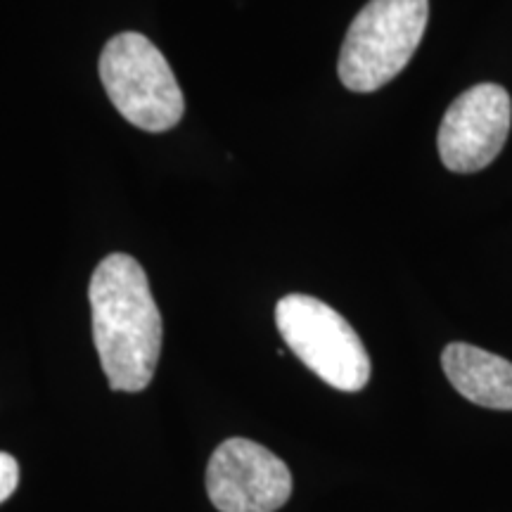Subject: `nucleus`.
I'll use <instances>...</instances> for the list:
<instances>
[{
  "instance_id": "obj_8",
  "label": "nucleus",
  "mask_w": 512,
  "mask_h": 512,
  "mask_svg": "<svg viewBox=\"0 0 512 512\" xmlns=\"http://www.w3.org/2000/svg\"><path fill=\"white\" fill-rule=\"evenodd\" d=\"M19 484V465L10 453L0 451V503H5L15 494Z\"/></svg>"
},
{
  "instance_id": "obj_2",
  "label": "nucleus",
  "mask_w": 512,
  "mask_h": 512,
  "mask_svg": "<svg viewBox=\"0 0 512 512\" xmlns=\"http://www.w3.org/2000/svg\"><path fill=\"white\" fill-rule=\"evenodd\" d=\"M430 19V0H370L351 22L339 53V81L373 93L403 72Z\"/></svg>"
},
{
  "instance_id": "obj_5",
  "label": "nucleus",
  "mask_w": 512,
  "mask_h": 512,
  "mask_svg": "<svg viewBox=\"0 0 512 512\" xmlns=\"http://www.w3.org/2000/svg\"><path fill=\"white\" fill-rule=\"evenodd\" d=\"M207 494L221 512H275L290 501V467L256 441L228 439L211 453Z\"/></svg>"
},
{
  "instance_id": "obj_3",
  "label": "nucleus",
  "mask_w": 512,
  "mask_h": 512,
  "mask_svg": "<svg viewBox=\"0 0 512 512\" xmlns=\"http://www.w3.org/2000/svg\"><path fill=\"white\" fill-rule=\"evenodd\" d=\"M107 98L140 131H171L185 114V98L169 62L155 43L136 31L114 36L100 55Z\"/></svg>"
},
{
  "instance_id": "obj_1",
  "label": "nucleus",
  "mask_w": 512,
  "mask_h": 512,
  "mask_svg": "<svg viewBox=\"0 0 512 512\" xmlns=\"http://www.w3.org/2000/svg\"><path fill=\"white\" fill-rule=\"evenodd\" d=\"M88 297L93 342L107 382L114 392H143L155 377L164 335L143 266L128 254L105 256L95 268Z\"/></svg>"
},
{
  "instance_id": "obj_7",
  "label": "nucleus",
  "mask_w": 512,
  "mask_h": 512,
  "mask_svg": "<svg viewBox=\"0 0 512 512\" xmlns=\"http://www.w3.org/2000/svg\"><path fill=\"white\" fill-rule=\"evenodd\" d=\"M448 382L477 406L512 411V363L472 344L453 342L441 354Z\"/></svg>"
},
{
  "instance_id": "obj_4",
  "label": "nucleus",
  "mask_w": 512,
  "mask_h": 512,
  "mask_svg": "<svg viewBox=\"0 0 512 512\" xmlns=\"http://www.w3.org/2000/svg\"><path fill=\"white\" fill-rule=\"evenodd\" d=\"M275 325L292 354L339 392H361L370 356L344 316L309 294H287L275 306Z\"/></svg>"
},
{
  "instance_id": "obj_6",
  "label": "nucleus",
  "mask_w": 512,
  "mask_h": 512,
  "mask_svg": "<svg viewBox=\"0 0 512 512\" xmlns=\"http://www.w3.org/2000/svg\"><path fill=\"white\" fill-rule=\"evenodd\" d=\"M512 124L510 95L479 83L451 102L439 126L441 162L453 174H475L501 155Z\"/></svg>"
}]
</instances>
